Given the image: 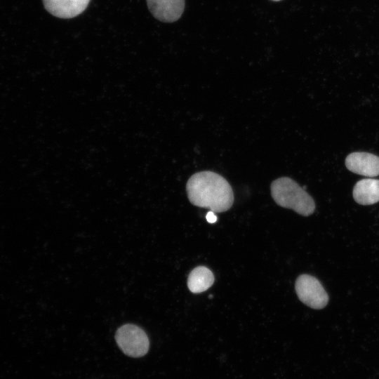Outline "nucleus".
<instances>
[{
	"label": "nucleus",
	"mask_w": 379,
	"mask_h": 379,
	"mask_svg": "<svg viewBox=\"0 0 379 379\" xmlns=\"http://www.w3.org/2000/svg\"><path fill=\"white\" fill-rule=\"evenodd\" d=\"M186 190L194 206L216 213L229 210L233 204L232 189L220 175L210 171L196 173L188 180Z\"/></svg>",
	"instance_id": "f257e3e1"
},
{
	"label": "nucleus",
	"mask_w": 379,
	"mask_h": 379,
	"mask_svg": "<svg viewBox=\"0 0 379 379\" xmlns=\"http://www.w3.org/2000/svg\"><path fill=\"white\" fill-rule=\"evenodd\" d=\"M270 188L272 197L279 206L292 209L303 216L314 213L315 204L313 199L291 178H279L272 182Z\"/></svg>",
	"instance_id": "f03ea898"
},
{
	"label": "nucleus",
	"mask_w": 379,
	"mask_h": 379,
	"mask_svg": "<svg viewBox=\"0 0 379 379\" xmlns=\"http://www.w3.org/2000/svg\"><path fill=\"white\" fill-rule=\"evenodd\" d=\"M115 339L123 352L132 357H140L149 350V340L145 332L133 324L121 326L116 333Z\"/></svg>",
	"instance_id": "7ed1b4c3"
},
{
	"label": "nucleus",
	"mask_w": 379,
	"mask_h": 379,
	"mask_svg": "<svg viewBox=\"0 0 379 379\" xmlns=\"http://www.w3.org/2000/svg\"><path fill=\"white\" fill-rule=\"evenodd\" d=\"M299 300L307 306L316 310L326 307L328 295L319 281L309 274L300 275L295 284Z\"/></svg>",
	"instance_id": "20e7f679"
},
{
	"label": "nucleus",
	"mask_w": 379,
	"mask_h": 379,
	"mask_svg": "<svg viewBox=\"0 0 379 379\" xmlns=\"http://www.w3.org/2000/svg\"><path fill=\"white\" fill-rule=\"evenodd\" d=\"M347 168L352 173L373 178L379 175V157L368 152H356L345 159Z\"/></svg>",
	"instance_id": "39448f33"
},
{
	"label": "nucleus",
	"mask_w": 379,
	"mask_h": 379,
	"mask_svg": "<svg viewBox=\"0 0 379 379\" xmlns=\"http://www.w3.org/2000/svg\"><path fill=\"white\" fill-rule=\"evenodd\" d=\"M147 3L154 18L166 22L178 20L185 8V0H147Z\"/></svg>",
	"instance_id": "423d86ee"
},
{
	"label": "nucleus",
	"mask_w": 379,
	"mask_h": 379,
	"mask_svg": "<svg viewBox=\"0 0 379 379\" xmlns=\"http://www.w3.org/2000/svg\"><path fill=\"white\" fill-rule=\"evenodd\" d=\"M46 9L60 18H72L81 14L90 0H43Z\"/></svg>",
	"instance_id": "0eeeda50"
},
{
	"label": "nucleus",
	"mask_w": 379,
	"mask_h": 379,
	"mask_svg": "<svg viewBox=\"0 0 379 379\" xmlns=\"http://www.w3.org/2000/svg\"><path fill=\"white\" fill-rule=\"evenodd\" d=\"M352 195L355 201L361 205H371L379 201V180L364 178L354 187Z\"/></svg>",
	"instance_id": "6e6552de"
},
{
	"label": "nucleus",
	"mask_w": 379,
	"mask_h": 379,
	"mask_svg": "<svg viewBox=\"0 0 379 379\" xmlns=\"http://www.w3.org/2000/svg\"><path fill=\"white\" fill-rule=\"evenodd\" d=\"M214 280V275L211 270L204 266H199L190 273L187 286L192 293H200L208 289Z\"/></svg>",
	"instance_id": "1a4fd4ad"
},
{
	"label": "nucleus",
	"mask_w": 379,
	"mask_h": 379,
	"mask_svg": "<svg viewBox=\"0 0 379 379\" xmlns=\"http://www.w3.org/2000/svg\"><path fill=\"white\" fill-rule=\"evenodd\" d=\"M206 220L209 223H214L217 221V216L215 215L214 212L211 211L208 212L206 216Z\"/></svg>",
	"instance_id": "9d476101"
},
{
	"label": "nucleus",
	"mask_w": 379,
	"mask_h": 379,
	"mask_svg": "<svg viewBox=\"0 0 379 379\" xmlns=\"http://www.w3.org/2000/svg\"><path fill=\"white\" fill-rule=\"evenodd\" d=\"M272 1H279L281 0H272Z\"/></svg>",
	"instance_id": "9b49d317"
}]
</instances>
